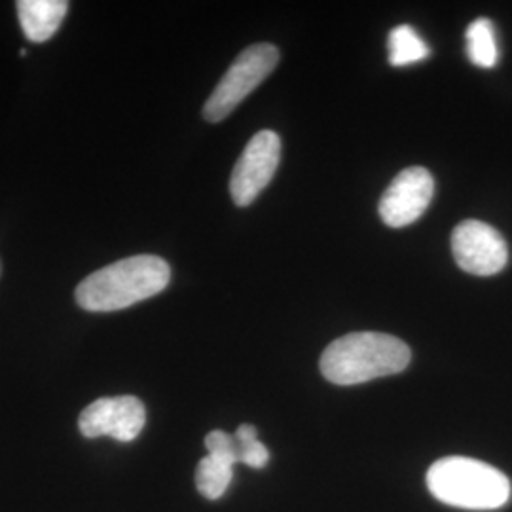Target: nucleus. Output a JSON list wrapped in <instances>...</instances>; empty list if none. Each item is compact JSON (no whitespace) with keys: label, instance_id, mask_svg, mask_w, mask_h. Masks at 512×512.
<instances>
[{"label":"nucleus","instance_id":"4","mask_svg":"<svg viewBox=\"0 0 512 512\" xmlns=\"http://www.w3.org/2000/svg\"><path fill=\"white\" fill-rule=\"evenodd\" d=\"M279 50L274 44H253L238 55L230 69L222 76L219 86L203 107V118L211 124L228 118L239 103L256 90L275 69Z\"/></svg>","mask_w":512,"mask_h":512},{"label":"nucleus","instance_id":"12","mask_svg":"<svg viewBox=\"0 0 512 512\" xmlns=\"http://www.w3.org/2000/svg\"><path fill=\"white\" fill-rule=\"evenodd\" d=\"M234 476V463L207 454L196 469V486L207 499H219L228 490Z\"/></svg>","mask_w":512,"mask_h":512},{"label":"nucleus","instance_id":"2","mask_svg":"<svg viewBox=\"0 0 512 512\" xmlns=\"http://www.w3.org/2000/svg\"><path fill=\"white\" fill-rule=\"evenodd\" d=\"M403 340L384 332H351L338 338L321 355V372L330 384H365L403 372L410 363Z\"/></svg>","mask_w":512,"mask_h":512},{"label":"nucleus","instance_id":"6","mask_svg":"<svg viewBox=\"0 0 512 512\" xmlns=\"http://www.w3.org/2000/svg\"><path fill=\"white\" fill-rule=\"evenodd\" d=\"M279 156L281 141L272 129L258 131L249 141L230 179V194L238 207L251 205L270 184L279 165Z\"/></svg>","mask_w":512,"mask_h":512},{"label":"nucleus","instance_id":"8","mask_svg":"<svg viewBox=\"0 0 512 512\" xmlns=\"http://www.w3.org/2000/svg\"><path fill=\"white\" fill-rule=\"evenodd\" d=\"M433 192L431 173L423 167H408L387 186L380 200V217L391 228H404L427 211Z\"/></svg>","mask_w":512,"mask_h":512},{"label":"nucleus","instance_id":"1","mask_svg":"<svg viewBox=\"0 0 512 512\" xmlns=\"http://www.w3.org/2000/svg\"><path fill=\"white\" fill-rule=\"evenodd\" d=\"M169 279L171 270L164 258L129 256L86 277L74 296L82 310H124L162 293Z\"/></svg>","mask_w":512,"mask_h":512},{"label":"nucleus","instance_id":"13","mask_svg":"<svg viewBox=\"0 0 512 512\" xmlns=\"http://www.w3.org/2000/svg\"><path fill=\"white\" fill-rule=\"evenodd\" d=\"M236 444H238L239 463H245L253 469H260L268 463L270 452L268 448L258 440V431L255 425L243 423L239 425L236 435Z\"/></svg>","mask_w":512,"mask_h":512},{"label":"nucleus","instance_id":"3","mask_svg":"<svg viewBox=\"0 0 512 512\" xmlns=\"http://www.w3.org/2000/svg\"><path fill=\"white\" fill-rule=\"evenodd\" d=\"M427 488L442 503L467 511H494L511 499L507 476L484 461L461 456L435 461L427 471Z\"/></svg>","mask_w":512,"mask_h":512},{"label":"nucleus","instance_id":"5","mask_svg":"<svg viewBox=\"0 0 512 512\" xmlns=\"http://www.w3.org/2000/svg\"><path fill=\"white\" fill-rule=\"evenodd\" d=\"M452 253L459 268L467 274H499L509 260L507 241L494 226L480 220H463L452 234Z\"/></svg>","mask_w":512,"mask_h":512},{"label":"nucleus","instance_id":"10","mask_svg":"<svg viewBox=\"0 0 512 512\" xmlns=\"http://www.w3.org/2000/svg\"><path fill=\"white\" fill-rule=\"evenodd\" d=\"M465 42H467V55L476 67L492 69L497 65L499 52H497L494 23L490 19H475L467 27Z\"/></svg>","mask_w":512,"mask_h":512},{"label":"nucleus","instance_id":"14","mask_svg":"<svg viewBox=\"0 0 512 512\" xmlns=\"http://www.w3.org/2000/svg\"><path fill=\"white\" fill-rule=\"evenodd\" d=\"M205 446H207V454L228 459L234 465L239 463L238 444H236L234 435H228L224 431H211L205 439Z\"/></svg>","mask_w":512,"mask_h":512},{"label":"nucleus","instance_id":"11","mask_svg":"<svg viewBox=\"0 0 512 512\" xmlns=\"http://www.w3.org/2000/svg\"><path fill=\"white\" fill-rule=\"evenodd\" d=\"M389 65L406 67L412 63H420L429 57V46L421 40L414 27L399 25L389 33Z\"/></svg>","mask_w":512,"mask_h":512},{"label":"nucleus","instance_id":"9","mask_svg":"<svg viewBox=\"0 0 512 512\" xmlns=\"http://www.w3.org/2000/svg\"><path fill=\"white\" fill-rule=\"evenodd\" d=\"M19 23L31 42H46L54 37L67 14L65 0H19Z\"/></svg>","mask_w":512,"mask_h":512},{"label":"nucleus","instance_id":"7","mask_svg":"<svg viewBox=\"0 0 512 512\" xmlns=\"http://www.w3.org/2000/svg\"><path fill=\"white\" fill-rule=\"evenodd\" d=\"M147 423L145 404L137 397H105L84 408L78 427L88 439L112 437L120 442L137 439Z\"/></svg>","mask_w":512,"mask_h":512}]
</instances>
